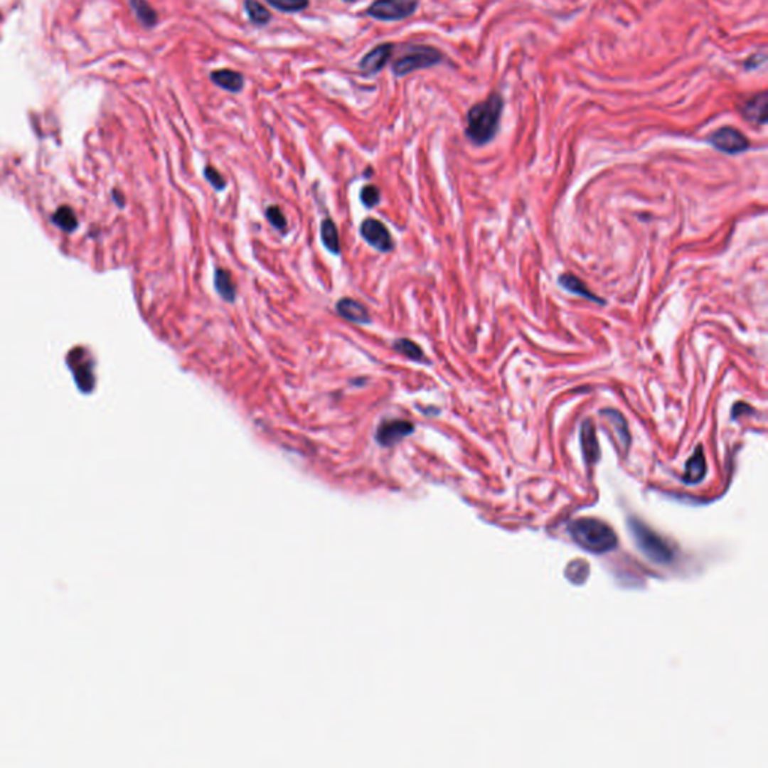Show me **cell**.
I'll list each match as a JSON object with an SVG mask.
<instances>
[{
	"label": "cell",
	"instance_id": "cell-26",
	"mask_svg": "<svg viewBox=\"0 0 768 768\" xmlns=\"http://www.w3.org/2000/svg\"><path fill=\"white\" fill-rule=\"evenodd\" d=\"M765 60H767V54H765V51H761V53L753 54V56H750V58L746 60V70H755V68H759L761 65H764Z\"/></svg>",
	"mask_w": 768,
	"mask_h": 768
},
{
	"label": "cell",
	"instance_id": "cell-16",
	"mask_svg": "<svg viewBox=\"0 0 768 768\" xmlns=\"http://www.w3.org/2000/svg\"><path fill=\"white\" fill-rule=\"evenodd\" d=\"M603 417H607L611 423V427H614L615 432H617V438H619V442L622 444L623 449H627L629 444H630V434H629V428H627V422L626 419L619 413L617 410H603L600 413Z\"/></svg>",
	"mask_w": 768,
	"mask_h": 768
},
{
	"label": "cell",
	"instance_id": "cell-5",
	"mask_svg": "<svg viewBox=\"0 0 768 768\" xmlns=\"http://www.w3.org/2000/svg\"><path fill=\"white\" fill-rule=\"evenodd\" d=\"M417 6V0H374L366 16L378 21H402L413 16Z\"/></svg>",
	"mask_w": 768,
	"mask_h": 768
},
{
	"label": "cell",
	"instance_id": "cell-3",
	"mask_svg": "<svg viewBox=\"0 0 768 768\" xmlns=\"http://www.w3.org/2000/svg\"><path fill=\"white\" fill-rule=\"evenodd\" d=\"M627 524H629V531L635 540V545L638 546V550L642 553L644 557L649 558L656 565L671 563L672 558H674V554H672L671 546L659 536V534L654 533L650 527L642 524L641 521L635 518L629 519Z\"/></svg>",
	"mask_w": 768,
	"mask_h": 768
},
{
	"label": "cell",
	"instance_id": "cell-18",
	"mask_svg": "<svg viewBox=\"0 0 768 768\" xmlns=\"http://www.w3.org/2000/svg\"><path fill=\"white\" fill-rule=\"evenodd\" d=\"M243 6L250 21L255 26H266L272 20V14L269 12V9L265 5L257 2V0H245Z\"/></svg>",
	"mask_w": 768,
	"mask_h": 768
},
{
	"label": "cell",
	"instance_id": "cell-14",
	"mask_svg": "<svg viewBox=\"0 0 768 768\" xmlns=\"http://www.w3.org/2000/svg\"><path fill=\"white\" fill-rule=\"evenodd\" d=\"M558 282L569 293L582 296L584 299L592 300V302H594V304H599V305L605 304V300L597 297L592 290H590V288H587V285L580 278H576L575 275H570V273H563V275H560Z\"/></svg>",
	"mask_w": 768,
	"mask_h": 768
},
{
	"label": "cell",
	"instance_id": "cell-24",
	"mask_svg": "<svg viewBox=\"0 0 768 768\" xmlns=\"http://www.w3.org/2000/svg\"><path fill=\"white\" fill-rule=\"evenodd\" d=\"M361 200L368 209H373L380 203V189L374 185H366L361 191Z\"/></svg>",
	"mask_w": 768,
	"mask_h": 768
},
{
	"label": "cell",
	"instance_id": "cell-12",
	"mask_svg": "<svg viewBox=\"0 0 768 768\" xmlns=\"http://www.w3.org/2000/svg\"><path fill=\"white\" fill-rule=\"evenodd\" d=\"M581 447L587 464L597 462L600 457V447L596 438V430L592 420H585L581 427Z\"/></svg>",
	"mask_w": 768,
	"mask_h": 768
},
{
	"label": "cell",
	"instance_id": "cell-10",
	"mask_svg": "<svg viewBox=\"0 0 768 768\" xmlns=\"http://www.w3.org/2000/svg\"><path fill=\"white\" fill-rule=\"evenodd\" d=\"M767 110H768V96L767 92H761L753 96V98L743 102L740 107L743 117L752 123H758V125H764L767 123Z\"/></svg>",
	"mask_w": 768,
	"mask_h": 768
},
{
	"label": "cell",
	"instance_id": "cell-22",
	"mask_svg": "<svg viewBox=\"0 0 768 768\" xmlns=\"http://www.w3.org/2000/svg\"><path fill=\"white\" fill-rule=\"evenodd\" d=\"M266 2L281 12L296 14L309 6V0H266Z\"/></svg>",
	"mask_w": 768,
	"mask_h": 768
},
{
	"label": "cell",
	"instance_id": "cell-1",
	"mask_svg": "<svg viewBox=\"0 0 768 768\" xmlns=\"http://www.w3.org/2000/svg\"><path fill=\"white\" fill-rule=\"evenodd\" d=\"M503 98L498 93H491L482 102L474 104L467 113L469 140L477 146L489 143L496 137L503 113Z\"/></svg>",
	"mask_w": 768,
	"mask_h": 768
},
{
	"label": "cell",
	"instance_id": "cell-7",
	"mask_svg": "<svg viewBox=\"0 0 768 768\" xmlns=\"http://www.w3.org/2000/svg\"><path fill=\"white\" fill-rule=\"evenodd\" d=\"M361 235L373 248L381 252H389L393 250V239L388 227L375 218L365 219L361 225Z\"/></svg>",
	"mask_w": 768,
	"mask_h": 768
},
{
	"label": "cell",
	"instance_id": "cell-28",
	"mask_svg": "<svg viewBox=\"0 0 768 768\" xmlns=\"http://www.w3.org/2000/svg\"><path fill=\"white\" fill-rule=\"evenodd\" d=\"M344 2H348V4H351V2H358V0H344Z\"/></svg>",
	"mask_w": 768,
	"mask_h": 768
},
{
	"label": "cell",
	"instance_id": "cell-4",
	"mask_svg": "<svg viewBox=\"0 0 768 768\" xmlns=\"http://www.w3.org/2000/svg\"><path fill=\"white\" fill-rule=\"evenodd\" d=\"M443 62V53L430 46H410L392 63V71L396 77H405L419 70H427Z\"/></svg>",
	"mask_w": 768,
	"mask_h": 768
},
{
	"label": "cell",
	"instance_id": "cell-9",
	"mask_svg": "<svg viewBox=\"0 0 768 768\" xmlns=\"http://www.w3.org/2000/svg\"><path fill=\"white\" fill-rule=\"evenodd\" d=\"M393 47L395 46L390 43H384L374 47L366 54V56H363V59L359 63V68L363 73H368V74L380 73L383 68L388 65L389 59L392 58Z\"/></svg>",
	"mask_w": 768,
	"mask_h": 768
},
{
	"label": "cell",
	"instance_id": "cell-19",
	"mask_svg": "<svg viewBox=\"0 0 768 768\" xmlns=\"http://www.w3.org/2000/svg\"><path fill=\"white\" fill-rule=\"evenodd\" d=\"M321 240H323L326 248L331 252H334V254L341 252L338 228H336V225H335V223L332 221V219L327 218L321 223Z\"/></svg>",
	"mask_w": 768,
	"mask_h": 768
},
{
	"label": "cell",
	"instance_id": "cell-27",
	"mask_svg": "<svg viewBox=\"0 0 768 768\" xmlns=\"http://www.w3.org/2000/svg\"><path fill=\"white\" fill-rule=\"evenodd\" d=\"M746 411H753V408L750 405H747L746 402H737L732 408V417L737 419L738 416H742L743 413H746Z\"/></svg>",
	"mask_w": 768,
	"mask_h": 768
},
{
	"label": "cell",
	"instance_id": "cell-17",
	"mask_svg": "<svg viewBox=\"0 0 768 768\" xmlns=\"http://www.w3.org/2000/svg\"><path fill=\"white\" fill-rule=\"evenodd\" d=\"M215 288L218 294L221 296L225 302H235L236 300V285L233 282V278L230 272L225 269H218L215 272Z\"/></svg>",
	"mask_w": 768,
	"mask_h": 768
},
{
	"label": "cell",
	"instance_id": "cell-21",
	"mask_svg": "<svg viewBox=\"0 0 768 768\" xmlns=\"http://www.w3.org/2000/svg\"><path fill=\"white\" fill-rule=\"evenodd\" d=\"M131 6L135 11V16L144 26L154 27L158 21L155 9L150 6L146 0H131Z\"/></svg>",
	"mask_w": 768,
	"mask_h": 768
},
{
	"label": "cell",
	"instance_id": "cell-6",
	"mask_svg": "<svg viewBox=\"0 0 768 768\" xmlns=\"http://www.w3.org/2000/svg\"><path fill=\"white\" fill-rule=\"evenodd\" d=\"M708 142L713 147L720 150V152L730 154V155L742 154L750 146L746 137L732 127H723L715 131L708 137Z\"/></svg>",
	"mask_w": 768,
	"mask_h": 768
},
{
	"label": "cell",
	"instance_id": "cell-2",
	"mask_svg": "<svg viewBox=\"0 0 768 768\" xmlns=\"http://www.w3.org/2000/svg\"><path fill=\"white\" fill-rule=\"evenodd\" d=\"M569 533L576 543L593 554L608 553L617 546V534L600 519H576L569 524Z\"/></svg>",
	"mask_w": 768,
	"mask_h": 768
},
{
	"label": "cell",
	"instance_id": "cell-15",
	"mask_svg": "<svg viewBox=\"0 0 768 768\" xmlns=\"http://www.w3.org/2000/svg\"><path fill=\"white\" fill-rule=\"evenodd\" d=\"M705 473H707V464H705V458H704V452H703V447L699 446L693 452V455L688 461V464H686L684 482L686 484H696V482H699V480L704 479Z\"/></svg>",
	"mask_w": 768,
	"mask_h": 768
},
{
	"label": "cell",
	"instance_id": "cell-20",
	"mask_svg": "<svg viewBox=\"0 0 768 768\" xmlns=\"http://www.w3.org/2000/svg\"><path fill=\"white\" fill-rule=\"evenodd\" d=\"M393 348L405 356V358L411 359V361H416V362H425V354H423V350L416 344V342H413L411 339H407V338H401V339H396L393 342Z\"/></svg>",
	"mask_w": 768,
	"mask_h": 768
},
{
	"label": "cell",
	"instance_id": "cell-23",
	"mask_svg": "<svg viewBox=\"0 0 768 768\" xmlns=\"http://www.w3.org/2000/svg\"><path fill=\"white\" fill-rule=\"evenodd\" d=\"M266 218L267 221L275 227L277 230L279 231H285L287 228V218L284 215V212L281 210V208H278V206H269V208L266 209Z\"/></svg>",
	"mask_w": 768,
	"mask_h": 768
},
{
	"label": "cell",
	"instance_id": "cell-13",
	"mask_svg": "<svg viewBox=\"0 0 768 768\" xmlns=\"http://www.w3.org/2000/svg\"><path fill=\"white\" fill-rule=\"evenodd\" d=\"M212 83L231 93H239L245 86V78L240 73L233 70H215L210 73Z\"/></svg>",
	"mask_w": 768,
	"mask_h": 768
},
{
	"label": "cell",
	"instance_id": "cell-11",
	"mask_svg": "<svg viewBox=\"0 0 768 768\" xmlns=\"http://www.w3.org/2000/svg\"><path fill=\"white\" fill-rule=\"evenodd\" d=\"M336 312L342 319H346L347 321H351V323L366 324L371 321L368 309L354 299H348V297L341 299L336 304Z\"/></svg>",
	"mask_w": 768,
	"mask_h": 768
},
{
	"label": "cell",
	"instance_id": "cell-8",
	"mask_svg": "<svg viewBox=\"0 0 768 768\" xmlns=\"http://www.w3.org/2000/svg\"><path fill=\"white\" fill-rule=\"evenodd\" d=\"M413 431H415L413 423H410L407 420H389L380 425L375 438L381 446H393Z\"/></svg>",
	"mask_w": 768,
	"mask_h": 768
},
{
	"label": "cell",
	"instance_id": "cell-25",
	"mask_svg": "<svg viewBox=\"0 0 768 768\" xmlns=\"http://www.w3.org/2000/svg\"><path fill=\"white\" fill-rule=\"evenodd\" d=\"M204 177H206V181L210 182V185L218 191H223L227 186L224 176L212 166H208L204 169Z\"/></svg>",
	"mask_w": 768,
	"mask_h": 768
}]
</instances>
